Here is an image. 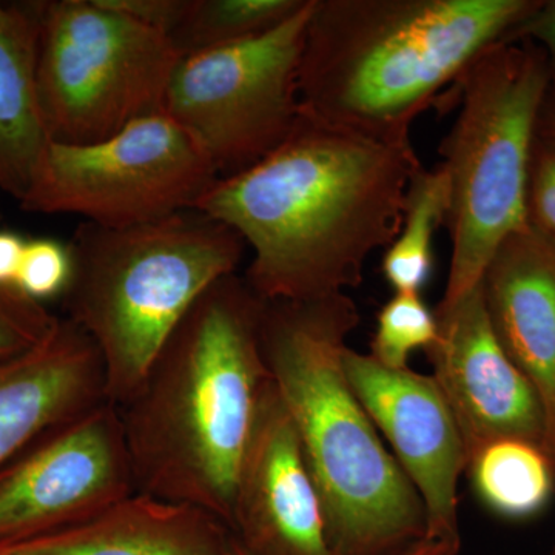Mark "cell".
<instances>
[{
	"instance_id": "1",
	"label": "cell",
	"mask_w": 555,
	"mask_h": 555,
	"mask_svg": "<svg viewBox=\"0 0 555 555\" xmlns=\"http://www.w3.org/2000/svg\"><path fill=\"white\" fill-rule=\"evenodd\" d=\"M412 142H389L299 112L280 147L218 179L196 210L251 248L244 280L262 301L346 294L393 243L411 179Z\"/></svg>"
},
{
	"instance_id": "2",
	"label": "cell",
	"mask_w": 555,
	"mask_h": 555,
	"mask_svg": "<svg viewBox=\"0 0 555 555\" xmlns=\"http://www.w3.org/2000/svg\"><path fill=\"white\" fill-rule=\"evenodd\" d=\"M264 309L244 276H222L153 358L119 406L137 492L199 507L229 528L241 460L272 385Z\"/></svg>"
},
{
	"instance_id": "3",
	"label": "cell",
	"mask_w": 555,
	"mask_h": 555,
	"mask_svg": "<svg viewBox=\"0 0 555 555\" xmlns=\"http://www.w3.org/2000/svg\"><path fill=\"white\" fill-rule=\"evenodd\" d=\"M358 323L347 294L266 302L262 352L320 492L332 555H401L427 540L426 509L346 377Z\"/></svg>"
},
{
	"instance_id": "4",
	"label": "cell",
	"mask_w": 555,
	"mask_h": 555,
	"mask_svg": "<svg viewBox=\"0 0 555 555\" xmlns=\"http://www.w3.org/2000/svg\"><path fill=\"white\" fill-rule=\"evenodd\" d=\"M540 0H313L299 65V109L389 142Z\"/></svg>"
},
{
	"instance_id": "5",
	"label": "cell",
	"mask_w": 555,
	"mask_h": 555,
	"mask_svg": "<svg viewBox=\"0 0 555 555\" xmlns=\"http://www.w3.org/2000/svg\"><path fill=\"white\" fill-rule=\"evenodd\" d=\"M68 244L65 318L100 350L105 396L118 408L193 302L236 273L246 248L235 230L196 208L130 228L82 222Z\"/></svg>"
},
{
	"instance_id": "6",
	"label": "cell",
	"mask_w": 555,
	"mask_h": 555,
	"mask_svg": "<svg viewBox=\"0 0 555 555\" xmlns=\"http://www.w3.org/2000/svg\"><path fill=\"white\" fill-rule=\"evenodd\" d=\"M553 79L545 51L503 40L481 54L456 87L459 115L440 145L449 179V305L480 284L499 244L526 219L529 160Z\"/></svg>"
},
{
	"instance_id": "7",
	"label": "cell",
	"mask_w": 555,
	"mask_h": 555,
	"mask_svg": "<svg viewBox=\"0 0 555 555\" xmlns=\"http://www.w3.org/2000/svg\"><path fill=\"white\" fill-rule=\"evenodd\" d=\"M179 61L167 36L100 0L42 2L38 83L51 142L96 144L160 112Z\"/></svg>"
},
{
	"instance_id": "8",
	"label": "cell",
	"mask_w": 555,
	"mask_h": 555,
	"mask_svg": "<svg viewBox=\"0 0 555 555\" xmlns=\"http://www.w3.org/2000/svg\"><path fill=\"white\" fill-rule=\"evenodd\" d=\"M218 179L198 142L158 112L96 144L50 142L21 207L130 228L193 210Z\"/></svg>"
},
{
	"instance_id": "9",
	"label": "cell",
	"mask_w": 555,
	"mask_h": 555,
	"mask_svg": "<svg viewBox=\"0 0 555 555\" xmlns=\"http://www.w3.org/2000/svg\"><path fill=\"white\" fill-rule=\"evenodd\" d=\"M312 5L266 35L178 62L160 112L198 142L219 179L250 169L294 130Z\"/></svg>"
},
{
	"instance_id": "10",
	"label": "cell",
	"mask_w": 555,
	"mask_h": 555,
	"mask_svg": "<svg viewBox=\"0 0 555 555\" xmlns=\"http://www.w3.org/2000/svg\"><path fill=\"white\" fill-rule=\"evenodd\" d=\"M134 492L119 408L105 401L0 467V550L83 524Z\"/></svg>"
},
{
	"instance_id": "11",
	"label": "cell",
	"mask_w": 555,
	"mask_h": 555,
	"mask_svg": "<svg viewBox=\"0 0 555 555\" xmlns=\"http://www.w3.org/2000/svg\"><path fill=\"white\" fill-rule=\"evenodd\" d=\"M434 312L437 338L426 352L462 434L467 465L494 441H526L546 452L542 400L500 346L480 284L454 302H440Z\"/></svg>"
},
{
	"instance_id": "12",
	"label": "cell",
	"mask_w": 555,
	"mask_h": 555,
	"mask_svg": "<svg viewBox=\"0 0 555 555\" xmlns=\"http://www.w3.org/2000/svg\"><path fill=\"white\" fill-rule=\"evenodd\" d=\"M343 367L353 392L392 448L423 500L427 539L462 540L459 481L467 469L462 434L433 375L390 369L347 347Z\"/></svg>"
},
{
	"instance_id": "13",
	"label": "cell",
	"mask_w": 555,
	"mask_h": 555,
	"mask_svg": "<svg viewBox=\"0 0 555 555\" xmlns=\"http://www.w3.org/2000/svg\"><path fill=\"white\" fill-rule=\"evenodd\" d=\"M229 529L248 555H332L323 502L273 379L241 460Z\"/></svg>"
},
{
	"instance_id": "14",
	"label": "cell",
	"mask_w": 555,
	"mask_h": 555,
	"mask_svg": "<svg viewBox=\"0 0 555 555\" xmlns=\"http://www.w3.org/2000/svg\"><path fill=\"white\" fill-rule=\"evenodd\" d=\"M480 287L500 346L542 400L555 469V238L525 222L495 248Z\"/></svg>"
},
{
	"instance_id": "15",
	"label": "cell",
	"mask_w": 555,
	"mask_h": 555,
	"mask_svg": "<svg viewBox=\"0 0 555 555\" xmlns=\"http://www.w3.org/2000/svg\"><path fill=\"white\" fill-rule=\"evenodd\" d=\"M105 401L100 350L61 317L42 345L0 360V467L53 427Z\"/></svg>"
},
{
	"instance_id": "16",
	"label": "cell",
	"mask_w": 555,
	"mask_h": 555,
	"mask_svg": "<svg viewBox=\"0 0 555 555\" xmlns=\"http://www.w3.org/2000/svg\"><path fill=\"white\" fill-rule=\"evenodd\" d=\"M228 526L207 511L134 492L65 531L0 555H232Z\"/></svg>"
},
{
	"instance_id": "17",
	"label": "cell",
	"mask_w": 555,
	"mask_h": 555,
	"mask_svg": "<svg viewBox=\"0 0 555 555\" xmlns=\"http://www.w3.org/2000/svg\"><path fill=\"white\" fill-rule=\"evenodd\" d=\"M42 2H0V189L25 198L51 142L38 83Z\"/></svg>"
},
{
	"instance_id": "18",
	"label": "cell",
	"mask_w": 555,
	"mask_h": 555,
	"mask_svg": "<svg viewBox=\"0 0 555 555\" xmlns=\"http://www.w3.org/2000/svg\"><path fill=\"white\" fill-rule=\"evenodd\" d=\"M481 502L499 516H535L550 502L555 469L542 448L518 440L494 441L467 465Z\"/></svg>"
},
{
	"instance_id": "19",
	"label": "cell",
	"mask_w": 555,
	"mask_h": 555,
	"mask_svg": "<svg viewBox=\"0 0 555 555\" xmlns=\"http://www.w3.org/2000/svg\"><path fill=\"white\" fill-rule=\"evenodd\" d=\"M449 179L443 166L420 167L409 184L403 222L383 258V275L396 294L422 295L434 269V240L447 222Z\"/></svg>"
},
{
	"instance_id": "20",
	"label": "cell",
	"mask_w": 555,
	"mask_h": 555,
	"mask_svg": "<svg viewBox=\"0 0 555 555\" xmlns=\"http://www.w3.org/2000/svg\"><path fill=\"white\" fill-rule=\"evenodd\" d=\"M308 0H190L169 40L179 56L222 49L266 35L305 9Z\"/></svg>"
},
{
	"instance_id": "21",
	"label": "cell",
	"mask_w": 555,
	"mask_h": 555,
	"mask_svg": "<svg viewBox=\"0 0 555 555\" xmlns=\"http://www.w3.org/2000/svg\"><path fill=\"white\" fill-rule=\"evenodd\" d=\"M436 312L420 294H396L379 310L369 353L383 366L408 369L409 358L437 338Z\"/></svg>"
},
{
	"instance_id": "22",
	"label": "cell",
	"mask_w": 555,
	"mask_h": 555,
	"mask_svg": "<svg viewBox=\"0 0 555 555\" xmlns=\"http://www.w3.org/2000/svg\"><path fill=\"white\" fill-rule=\"evenodd\" d=\"M61 317L16 287H0V360L22 356L42 345Z\"/></svg>"
},
{
	"instance_id": "23",
	"label": "cell",
	"mask_w": 555,
	"mask_h": 555,
	"mask_svg": "<svg viewBox=\"0 0 555 555\" xmlns=\"http://www.w3.org/2000/svg\"><path fill=\"white\" fill-rule=\"evenodd\" d=\"M73 273L69 244L53 238L27 240L14 287L25 297L42 302L62 298Z\"/></svg>"
},
{
	"instance_id": "24",
	"label": "cell",
	"mask_w": 555,
	"mask_h": 555,
	"mask_svg": "<svg viewBox=\"0 0 555 555\" xmlns=\"http://www.w3.org/2000/svg\"><path fill=\"white\" fill-rule=\"evenodd\" d=\"M526 219L555 238V139L539 133L529 160Z\"/></svg>"
},
{
	"instance_id": "25",
	"label": "cell",
	"mask_w": 555,
	"mask_h": 555,
	"mask_svg": "<svg viewBox=\"0 0 555 555\" xmlns=\"http://www.w3.org/2000/svg\"><path fill=\"white\" fill-rule=\"evenodd\" d=\"M100 2L107 9L167 38L177 30L190 7V0H100Z\"/></svg>"
},
{
	"instance_id": "26",
	"label": "cell",
	"mask_w": 555,
	"mask_h": 555,
	"mask_svg": "<svg viewBox=\"0 0 555 555\" xmlns=\"http://www.w3.org/2000/svg\"><path fill=\"white\" fill-rule=\"evenodd\" d=\"M524 39L545 51L555 73V0L539 2L506 40Z\"/></svg>"
},
{
	"instance_id": "27",
	"label": "cell",
	"mask_w": 555,
	"mask_h": 555,
	"mask_svg": "<svg viewBox=\"0 0 555 555\" xmlns=\"http://www.w3.org/2000/svg\"><path fill=\"white\" fill-rule=\"evenodd\" d=\"M27 240L10 230H0V287H14Z\"/></svg>"
},
{
	"instance_id": "28",
	"label": "cell",
	"mask_w": 555,
	"mask_h": 555,
	"mask_svg": "<svg viewBox=\"0 0 555 555\" xmlns=\"http://www.w3.org/2000/svg\"><path fill=\"white\" fill-rule=\"evenodd\" d=\"M233 539V537H232ZM460 547H462V540H425L408 553L401 555H459ZM232 555H248L246 551L241 550L235 542H233Z\"/></svg>"
},
{
	"instance_id": "29",
	"label": "cell",
	"mask_w": 555,
	"mask_h": 555,
	"mask_svg": "<svg viewBox=\"0 0 555 555\" xmlns=\"http://www.w3.org/2000/svg\"><path fill=\"white\" fill-rule=\"evenodd\" d=\"M537 133L555 139V73H553L550 89H547L545 101H543L542 109H540Z\"/></svg>"
},
{
	"instance_id": "30",
	"label": "cell",
	"mask_w": 555,
	"mask_h": 555,
	"mask_svg": "<svg viewBox=\"0 0 555 555\" xmlns=\"http://www.w3.org/2000/svg\"><path fill=\"white\" fill-rule=\"evenodd\" d=\"M2 189H0V195H2ZM0 218H2V214H0Z\"/></svg>"
}]
</instances>
